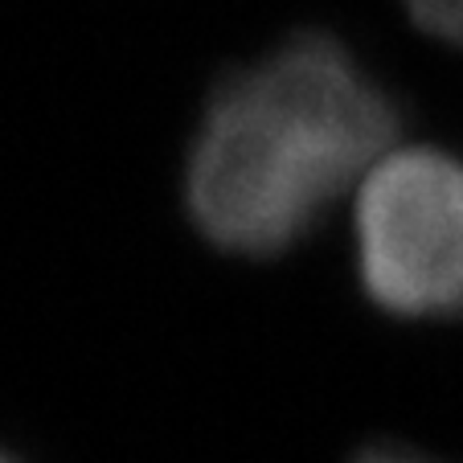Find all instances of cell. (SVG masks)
<instances>
[{
	"instance_id": "cell-1",
	"label": "cell",
	"mask_w": 463,
	"mask_h": 463,
	"mask_svg": "<svg viewBox=\"0 0 463 463\" xmlns=\"http://www.w3.org/2000/svg\"><path fill=\"white\" fill-rule=\"evenodd\" d=\"M398 107L365 61L299 29L213 87L184 156V210L242 259L288 254L393 148Z\"/></svg>"
},
{
	"instance_id": "cell-2",
	"label": "cell",
	"mask_w": 463,
	"mask_h": 463,
	"mask_svg": "<svg viewBox=\"0 0 463 463\" xmlns=\"http://www.w3.org/2000/svg\"><path fill=\"white\" fill-rule=\"evenodd\" d=\"M361 291L402 320L463 312V160L443 148H390L353 193Z\"/></svg>"
},
{
	"instance_id": "cell-3",
	"label": "cell",
	"mask_w": 463,
	"mask_h": 463,
	"mask_svg": "<svg viewBox=\"0 0 463 463\" xmlns=\"http://www.w3.org/2000/svg\"><path fill=\"white\" fill-rule=\"evenodd\" d=\"M422 33L463 50V0H402Z\"/></svg>"
},
{
	"instance_id": "cell-4",
	"label": "cell",
	"mask_w": 463,
	"mask_h": 463,
	"mask_svg": "<svg viewBox=\"0 0 463 463\" xmlns=\"http://www.w3.org/2000/svg\"><path fill=\"white\" fill-rule=\"evenodd\" d=\"M353 463H439V459L411 451V447H369V451H361Z\"/></svg>"
},
{
	"instance_id": "cell-5",
	"label": "cell",
	"mask_w": 463,
	"mask_h": 463,
	"mask_svg": "<svg viewBox=\"0 0 463 463\" xmlns=\"http://www.w3.org/2000/svg\"><path fill=\"white\" fill-rule=\"evenodd\" d=\"M0 463H17V459H9V455H5V451H0Z\"/></svg>"
}]
</instances>
